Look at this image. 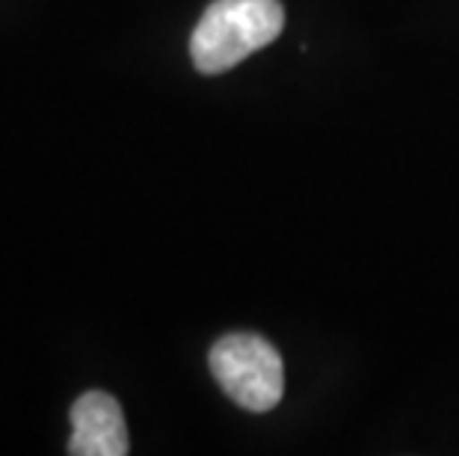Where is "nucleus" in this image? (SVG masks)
Segmentation results:
<instances>
[{
	"label": "nucleus",
	"mask_w": 459,
	"mask_h": 456,
	"mask_svg": "<svg viewBox=\"0 0 459 456\" xmlns=\"http://www.w3.org/2000/svg\"><path fill=\"white\" fill-rule=\"evenodd\" d=\"M285 27L279 0H213L190 36L193 65L202 74H222L249 54L276 42Z\"/></svg>",
	"instance_id": "1"
},
{
	"label": "nucleus",
	"mask_w": 459,
	"mask_h": 456,
	"mask_svg": "<svg viewBox=\"0 0 459 456\" xmlns=\"http://www.w3.org/2000/svg\"><path fill=\"white\" fill-rule=\"evenodd\" d=\"M208 365L217 385L240 409L261 415L279 406L285 391V365L267 338L255 332L222 335L211 347Z\"/></svg>",
	"instance_id": "2"
},
{
	"label": "nucleus",
	"mask_w": 459,
	"mask_h": 456,
	"mask_svg": "<svg viewBox=\"0 0 459 456\" xmlns=\"http://www.w3.org/2000/svg\"><path fill=\"white\" fill-rule=\"evenodd\" d=\"M131 451L119 400L107 391H86L72 406V456H125Z\"/></svg>",
	"instance_id": "3"
}]
</instances>
